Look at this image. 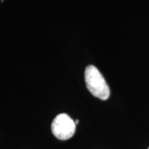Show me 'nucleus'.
I'll list each match as a JSON object with an SVG mask.
<instances>
[{
    "instance_id": "obj_2",
    "label": "nucleus",
    "mask_w": 149,
    "mask_h": 149,
    "mask_svg": "<svg viewBox=\"0 0 149 149\" xmlns=\"http://www.w3.org/2000/svg\"><path fill=\"white\" fill-rule=\"evenodd\" d=\"M76 124L66 113L57 115L51 124L52 133L57 139L66 140L71 138L75 133Z\"/></svg>"
},
{
    "instance_id": "obj_5",
    "label": "nucleus",
    "mask_w": 149,
    "mask_h": 149,
    "mask_svg": "<svg viewBox=\"0 0 149 149\" xmlns=\"http://www.w3.org/2000/svg\"><path fill=\"white\" fill-rule=\"evenodd\" d=\"M148 149H149V148H148Z\"/></svg>"
},
{
    "instance_id": "obj_1",
    "label": "nucleus",
    "mask_w": 149,
    "mask_h": 149,
    "mask_svg": "<svg viewBox=\"0 0 149 149\" xmlns=\"http://www.w3.org/2000/svg\"><path fill=\"white\" fill-rule=\"evenodd\" d=\"M85 82L87 88L93 96L107 100L110 96V88L103 75L95 66L90 65L86 68Z\"/></svg>"
},
{
    "instance_id": "obj_4",
    "label": "nucleus",
    "mask_w": 149,
    "mask_h": 149,
    "mask_svg": "<svg viewBox=\"0 0 149 149\" xmlns=\"http://www.w3.org/2000/svg\"><path fill=\"white\" fill-rule=\"evenodd\" d=\"M1 2H3V1H4V0H1Z\"/></svg>"
},
{
    "instance_id": "obj_3",
    "label": "nucleus",
    "mask_w": 149,
    "mask_h": 149,
    "mask_svg": "<svg viewBox=\"0 0 149 149\" xmlns=\"http://www.w3.org/2000/svg\"><path fill=\"white\" fill-rule=\"evenodd\" d=\"M78 123H79V120H76V122H75V124H76V125H77V124H78Z\"/></svg>"
}]
</instances>
